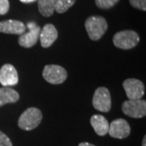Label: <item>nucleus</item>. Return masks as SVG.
Here are the masks:
<instances>
[{
  "mask_svg": "<svg viewBox=\"0 0 146 146\" xmlns=\"http://www.w3.org/2000/svg\"><path fill=\"white\" fill-rule=\"evenodd\" d=\"M0 146H12L9 137L0 131Z\"/></svg>",
  "mask_w": 146,
  "mask_h": 146,
  "instance_id": "obj_20",
  "label": "nucleus"
},
{
  "mask_svg": "<svg viewBox=\"0 0 146 146\" xmlns=\"http://www.w3.org/2000/svg\"><path fill=\"white\" fill-rule=\"evenodd\" d=\"M26 31L25 25L20 21L7 20L0 21V33L7 34L21 35Z\"/></svg>",
  "mask_w": 146,
  "mask_h": 146,
  "instance_id": "obj_11",
  "label": "nucleus"
},
{
  "mask_svg": "<svg viewBox=\"0 0 146 146\" xmlns=\"http://www.w3.org/2000/svg\"><path fill=\"white\" fill-rule=\"evenodd\" d=\"M76 0H57V3L55 6V11L58 14H62L72 7Z\"/></svg>",
  "mask_w": 146,
  "mask_h": 146,
  "instance_id": "obj_16",
  "label": "nucleus"
},
{
  "mask_svg": "<svg viewBox=\"0 0 146 146\" xmlns=\"http://www.w3.org/2000/svg\"><path fill=\"white\" fill-rule=\"evenodd\" d=\"M142 146H146V136L144 137L143 141H142Z\"/></svg>",
  "mask_w": 146,
  "mask_h": 146,
  "instance_id": "obj_23",
  "label": "nucleus"
},
{
  "mask_svg": "<svg viewBox=\"0 0 146 146\" xmlns=\"http://www.w3.org/2000/svg\"><path fill=\"white\" fill-rule=\"evenodd\" d=\"M29 31L20 35L18 39V43L20 46L25 48H30L36 45L39 39L41 28L38 26L35 22H29L27 25Z\"/></svg>",
  "mask_w": 146,
  "mask_h": 146,
  "instance_id": "obj_7",
  "label": "nucleus"
},
{
  "mask_svg": "<svg viewBox=\"0 0 146 146\" xmlns=\"http://www.w3.org/2000/svg\"><path fill=\"white\" fill-rule=\"evenodd\" d=\"M57 0H38V11L41 15L45 17H50L55 11Z\"/></svg>",
  "mask_w": 146,
  "mask_h": 146,
  "instance_id": "obj_15",
  "label": "nucleus"
},
{
  "mask_svg": "<svg viewBox=\"0 0 146 146\" xmlns=\"http://www.w3.org/2000/svg\"><path fill=\"white\" fill-rule=\"evenodd\" d=\"M122 111L126 115L141 119L146 115V102L145 100H127L122 105Z\"/></svg>",
  "mask_w": 146,
  "mask_h": 146,
  "instance_id": "obj_5",
  "label": "nucleus"
},
{
  "mask_svg": "<svg viewBox=\"0 0 146 146\" xmlns=\"http://www.w3.org/2000/svg\"><path fill=\"white\" fill-rule=\"evenodd\" d=\"M131 127L128 123L123 119H117L110 123L108 133L116 139H124L130 135Z\"/></svg>",
  "mask_w": 146,
  "mask_h": 146,
  "instance_id": "obj_9",
  "label": "nucleus"
},
{
  "mask_svg": "<svg viewBox=\"0 0 146 146\" xmlns=\"http://www.w3.org/2000/svg\"><path fill=\"white\" fill-rule=\"evenodd\" d=\"M90 123L98 136H106L108 133L110 124L104 116L101 115H93L90 119Z\"/></svg>",
  "mask_w": 146,
  "mask_h": 146,
  "instance_id": "obj_13",
  "label": "nucleus"
},
{
  "mask_svg": "<svg viewBox=\"0 0 146 146\" xmlns=\"http://www.w3.org/2000/svg\"><path fill=\"white\" fill-rule=\"evenodd\" d=\"M93 106L101 112H108L111 108V97L109 90L105 87L96 89L93 98Z\"/></svg>",
  "mask_w": 146,
  "mask_h": 146,
  "instance_id": "obj_6",
  "label": "nucleus"
},
{
  "mask_svg": "<svg viewBox=\"0 0 146 146\" xmlns=\"http://www.w3.org/2000/svg\"><path fill=\"white\" fill-rule=\"evenodd\" d=\"M119 0H95V3L101 9H110L113 7Z\"/></svg>",
  "mask_w": 146,
  "mask_h": 146,
  "instance_id": "obj_17",
  "label": "nucleus"
},
{
  "mask_svg": "<svg viewBox=\"0 0 146 146\" xmlns=\"http://www.w3.org/2000/svg\"><path fill=\"white\" fill-rule=\"evenodd\" d=\"M42 76L48 83L52 84H59L63 83L68 77L67 71L58 65H46L43 69Z\"/></svg>",
  "mask_w": 146,
  "mask_h": 146,
  "instance_id": "obj_4",
  "label": "nucleus"
},
{
  "mask_svg": "<svg viewBox=\"0 0 146 146\" xmlns=\"http://www.w3.org/2000/svg\"><path fill=\"white\" fill-rule=\"evenodd\" d=\"M89 38L93 41H98L106 33L108 25L104 17L93 16L89 17L84 24Z\"/></svg>",
  "mask_w": 146,
  "mask_h": 146,
  "instance_id": "obj_1",
  "label": "nucleus"
},
{
  "mask_svg": "<svg viewBox=\"0 0 146 146\" xmlns=\"http://www.w3.org/2000/svg\"><path fill=\"white\" fill-rule=\"evenodd\" d=\"M78 146H95V145H92V144H90V143H88V142H82V143H80Z\"/></svg>",
  "mask_w": 146,
  "mask_h": 146,
  "instance_id": "obj_21",
  "label": "nucleus"
},
{
  "mask_svg": "<svg viewBox=\"0 0 146 146\" xmlns=\"http://www.w3.org/2000/svg\"><path fill=\"white\" fill-rule=\"evenodd\" d=\"M133 7L141 11H146V0H129Z\"/></svg>",
  "mask_w": 146,
  "mask_h": 146,
  "instance_id": "obj_18",
  "label": "nucleus"
},
{
  "mask_svg": "<svg viewBox=\"0 0 146 146\" xmlns=\"http://www.w3.org/2000/svg\"><path fill=\"white\" fill-rule=\"evenodd\" d=\"M140 42V37L136 32L133 30H123L115 33L113 37V43L117 48L122 50L132 49Z\"/></svg>",
  "mask_w": 146,
  "mask_h": 146,
  "instance_id": "obj_3",
  "label": "nucleus"
},
{
  "mask_svg": "<svg viewBox=\"0 0 146 146\" xmlns=\"http://www.w3.org/2000/svg\"><path fill=\"white\" fill-rule=\"evenodd\" d=\"M20 1L23 3H33L36 0H20Z\"/></svg>",
  "mask_w": 146,
  "mask_h": 146,
  "instance_id": "obj_22",
  "label": "nucleus"
},
{
  "mask_svg": "<svg viewBox=\"0 0 146 146\" xmlns=\"http://www.w3.org/2000/svg\"><path fill=\"white\" fill-rule=\"evenodd\" d=\"M128 100L141 99L145 95V85L140 80L135 78L127 79L123 83Z\"/></svg>",
  "mask_w": 146,
  "mask_h": 146,
  "instance_id": "obj_8",
  "label": "nucleus"
},
{
  "mask_svg": "<svg viewBox=\"0 0 146 146\" xmlns=\"http://www.w3.org/2000/svg\"><path fill=\"white\" fill-rule=\"evenodd\" d=\"M42 119L41 110L35 107H30L25 110L18 120L19 127L25 131H31L40 124Z\"/></svg>",
  "mask_w": 146,
  "mask_h": 146,
  "instance_id": "obj_2",
  "label": "nucleus"
},
{
  "mask_svg": "<svg viewBox=\"0 0 146 146\" xmlns=\"http://www.w3.org/2000/svg\"><path fill=\"white\" fill-rule=\"evenodd\" d=\"M10 8L9 0H0V16L5 15Z\"/></svg>",
  "mask_w": 146,
  "mask_h": 146,
  "instance_id": "obj_19",
  "label": "nucleus"
},
{
  "mask_svg": "<svg viewBox=\"0 0 146 146\" xmlns=\"http://www.w3.org/2000/svg\"><path fill=\"white\" fill-rule=\"evenodd\" d=\"M20 98V95L15 89L9 87L0 88V107L8 103H15Z\"/></svg>",
  "mask_w": 146,
  "mask_h": 146,
  "instance_id": "obj_14",
  "label": "nucleus"
},
{
  "mask_svg": "<svg viewBox=\"0 0 146 146\" xmlns=\"http://www.w3.org/2000/svg\"><path fill=\"white\" fill-rule=\"evenodd\" d=\"M40 42L43 48H48L51 46L54 42L58 38V31L54 25L52 24H47L40 33Z\"/></svg>",
  "mask_w": 146,
  "mask_h": 146,
  "instance_id": "obj_12",
  "label": "nucleus"
},
{
  "mask_svg": "<svg viewBox=\"0 0 146 146\" xmlns=\"http://www.w3.org/2000/svg\"><path fill=\"white\" fill-rule=\"evenodd\" d=\"M18 81V72L13 65L6 63L0 68V84L3 87L16 85Z\"/></svg>",
  "mask_w": 146,
  "mask_h": 146,
  "instance_id": "obj_10",
  "label": "nucleus"
}]
</instances>
